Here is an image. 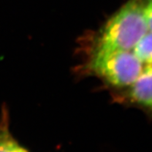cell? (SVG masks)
Returning <instances> with one entry per match:
<instances>
[{
	"instance_id": "6da1fadb",
	"label": "cell",
	"mask_w": 152,
	"mask_h": 152,
	"mask_svg": "<svg viewBox=\"0 0 152 152\" xmlns=\"http://www.w3.org/2000/svg\"><path fill=\"white\" fill-rule=\"evenodd\" d=\"M148 0H129L100 32L94 50L131 51L148 31L145 7Z\"/></svg>"
},
{
	"instance_id": "7a4b0ae2",
	"label": "cell",
	"mask_w": 152,
	"mask_h": 152,
	"mask_svg": "<svg viewBox=\"0 0 152 152\" xmlns=\"http://www.w3.org/2000/svg\"><path fill=\"white\" fill-rule=\"evenodd\" d=\"M90 64L96 74L118 87H130L144 70L132 51L94 50Z\"/></svg>"
},
{
	"instance_id": "3957f363",
	"label": "cell",
	"mask_w": 152,
	"mask_h": 152,
	"mask_svg": "<svg viewBox=\"0 0 152 152\" xmlns=\"http://www.w3.org/2000/svg\"><path fill=\"white\" fill-rule=\"evenodd\" d=\"M129 87L127 94L130 100L152 112V65H147Z\"/></svg>"
},
{
	"instance_id": "277c9868",
	"label": "cell",
	"mask_w": 152,
	"mask_h": 152,
	"mask_svg": "<svg viewBox=\"0 0 152 152\" xmlns=\"http://www.w3.org/2000/svg\"><path fill=\"white\" fill-rule=\"evenodd\" d=\"M0 152H29L12 137L6 118L0 124Z\"/></svg>"
},
{
	"instance_id": "5b68a950",
	"label": "cell",
	"mask_w": 152,
	"mask_h": 152,
	"mask_svg": "<svg viewBox=\"0 0 152 152\" xmlns=\"http://www.w3.org/2000/svg\"><path fill=\"white\" fill-rule=\"evenodd\" d=\"M138 60L146 65H152V33L148 31L131 50Z\"/></svg>"
},
{
	"instance_id": "8992f818",
	"label": "cell",
	"mask_w": 152,
	"mask_h": 152,
	"mask_svg": "<svg viewBox=\"0 0 152 152\" xmlns=\"http://www.w3.org/2000/svg\"><path fill=\"white\" fill-rule=\"evenodd\" d=\"M145 16L148 31L152 33V0H148L145 5Z\"/></svg>"
}]
</instances>
